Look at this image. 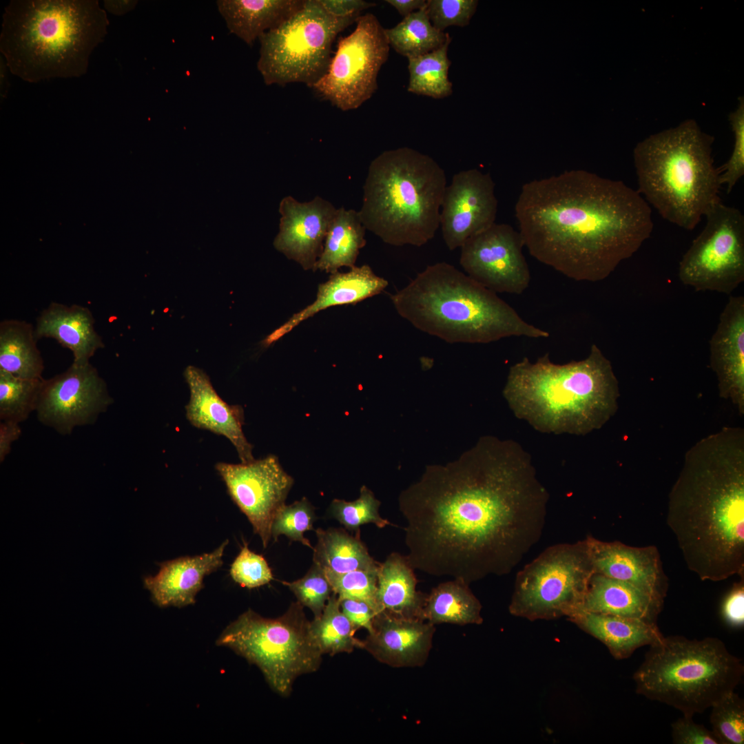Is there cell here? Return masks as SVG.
I'll use <instances>...</instances> for the list:
<instances>
[{
  "instance_id": "cell-34",
  "label": "cell",
  "mask_w": 744,
  "mask_h": 744,
  "mask_svg": "<svg viewBox=\"0 0 744 744\" xmlns=\"http://www.w3.org/2000/svg\"><path fill=\"white\" fill-rule=\"evenodd\" d=\"M482 605L469 585L453 579L440 583L426 595L422 618L433 625L481 624Z\"/></svg>"
},
{
  "instance_id": "cell-2",
  "label": "cell",
  "mask_w": 744,
  "mask_h": 744,
  "mask_svg": "<svg viewBox=\"0 0 744 744\" xmlns=\"http://www.w3.org/2000/svg\"><path fill=\"white\" fill-rule=\"evenodd\" d=\"M515 215L529 254L576 281L608 278L654 227L637 190L583 169L525 183Z\"/></svg>"
},
{
  "instance_id": "cell-49",
  "label": "cell",
  "mask_w": 744,
  "mask_h": 744,
  "mask_svg": "<svg viewBox=\"0 0 744 744\" xmlns=\"http://www.w3.org/2000/svg\"><path fill=\"white\" fill-rule=\"evenodd\" d=\"M722 614L731 626L741 627L744 623L743 581L736 584L727 595L722 606Z\"/></svg>"
},
{
  "instance_id": "cell-52",
  "label": "cell",
  "mask_w": 744,
  "mask_h": 744,
  "mask_svg": "<svg viewBox=\"0 0 744 744\" xmlns=\"http://www.w3.org/2000/svg\"><path fill=\"white\" fill-rule=\"evenodd\" d=\"M386 2L392 6L403 18L426 5L425 0H386Z\"/></svg>"
},
{
  "instance_id": "cell-28",
  "label": "cell",
  "mask_w": 744,
  "mask_h": 744,
  "mask_svg": "<svg viewBox=\"0 0 744 744\" xmlns=\"http://www.w3.org/2000/svg\"><path fill=\"white\" fill-rule=\"evenodd\" d=\"M662 602L631 583L595 573L579 611L655 623Z\"/></svg>"
},
{
  "instance_id": "cell-20",
  "label": "cell",
  "mask_w": 744,
  "mask_h": 744,
  "mask_svg": "<svg viewBox=\"0 0 744 744\" xmlns=\"http://www.w3.org/2000/svg\"><path fill=\"white\" fill-rule=\"evenodd\" d=\"M435 632V625L426 621L382 610L375 616L360 648L391 667H420L428 658Z\"/></svg>"
},
{
  "instance_id": "cell-41",
  "label": "cell",
  "mask_w": 744,
  "mask_h": 744,
  "mask_svg": "<svg viewBox=\"0 0 744 744\" xmlns=\"http://www.w3.org/2000/svg\"><path fill=\"white\" fill-rule=\"evenodd\" d=\"M378 570H359L345 573L324 570L333 592L339 600L351 599L366 602L376 614L381 612L377 601Z\"/></svg>"
},
{
  "instance_id": "cell-32",
  "label": "cell",
  "mask_w": 744,
  "mask_h": 744,
  "mask_svg": "<svg viewBox=\"0 0 744 744\" xmlns=\"http://www.w3.org/2000/svg\"><path fill=\"white\" fill-rule=\"evenodd\" d=\"M318 542L313 547V564L323 570L345 573L359 570H377L380 563L369 554L360 537V530L352 535L344 529L318 528Z\"/></svg>"
},
{
  "instance_id": "cell-44",
  "label": "cell",
  "mask_w": 744,
  "mask_h": 744,
  "mask_svg": "<svg viewBox=\"0 0 744 744\" xmlns=\"http://www.w3.org/2000/svg\"><path fill=\"white\" fill-rule=\"evenodd\" d=\"M229 574L236 583L249 589L267 584L273 579L264 557L250 550L246 542L231 564Z\"/></svg>"
},
{
  "instance_id": "cell-8",
  "label": "cell",
  "mask_w": 744,
  "mask_h": 744,
  "mask_svg": "<svg viewBox=\"0 0 744 744\" xmlns=\"http://www.w3.org/2000/svg\"><path fill=\"white\" fill-rule=\"evenodd\" d=\"M446 186L444 170L430 156L408 147L384 151L369 166L360 218L388 245L421 247L440 227Z\"/></svg>"
},
{
  "instance_id": "cell-30",
  "label": "cell",
  "mask_w": 744,
  "mask_h": 744,
  "mask_svg": "<svg viewBox=\"0 0 744 744\" xmlns=\"http://www.w3.org/2000/svg\"><path fill=\"white\" fill-rule=\"evenodd\" d=\"M406 556L391 553L378 570L377 601L380 610L421 619L426 595L416 589L417 579Z\"/></svg>"
},
{
  "instance_id": "cell-27",
  "label": "cell",
  "mask_w": 744,
  "mask_h": 744,
  "mask_svg": "<svg viewBox=\"0 0 744 744\" xmlns=\"http://www.w3.org/2000/svg\"><path fill=\"white\" fill-rule=\"evenodd\" d=\"M568 619L602 642L616 659H627L637 649L650 646L663 636L655 623L639 619L586 611Z\"/></svg>"
},
{
  "instance_id": "cell-46",
  "label": "cell",
  "mask_w": 744,
  "mask_h": 744,
  "mask_svg": "<svg viewBox=\"0 0 744 744\" xmlns=\"http://www.w3.org/2000/svg\"><path fill=\"white\" fill-rule=\"evenodd\" d=\"M477 3L476 0H428L426 8L432 25L444 32L450 26L468 25Z\"/></svg>"
},
{
  "instance_id": "cell-47",
  "label": "cell",
  "mask_w": 744,
  "mask_h": 744,
  "mask_svg": "<svg viewBox=\"0 0 744 744\" xmlns=\"http://www.w3.org/2000/svg\"><path fill=\"white\" fill-rule=\"evenodd\" d=\"M693 716L683 714L671 725L672 738L675 744H722L712 730L696 723Z\"/></svg>"
},
{
  "instance_id": "cell-35",
  "label": "cell",
  "mask_w": 744,
  "mask_h": 744,
  "mask_svg": "<svg viewBox=\"0 0 744 744\" xmlns=\"http://www.w3.org/2000/svg\"><path fill=\"white\" fill-rule=\"evenodd\" d=\"M390 47L398 54L414 58L431 52L446 41L450 35L436 29L431 23L426 5L411 13L391 28L384 29Z\"/></svg>"
},
{
  "instance_id": "cell-23",
  "label": "cell",
  "mask_w": 744,
  "mask_h": 744,
  "mask_svg": "<svg viewBox=\"0 0 744 744\" xmlns=\"http://www.w3.org/2000/svg\"><path fill=\"white\" fill-rule=\"evenodd\" d=\"M584 540L595 573L631 583L663 601L664 590L655 547H632L592 537Z\"/></svg>"
},
{
  "instance_id": "cell-18",
  "label": "cell",
  "mask_w": 744,
  "mask_h": 744,
  "mask_svg": "<svg viewBox=\"0 0 744 744\" xmlns=\"http://www.w3.org/2000/svg\"><path fill=\"white\" fill-rule=\"evenodd\" d=\"M498 202L488 173L460 171L447 185L441 207L440 227L447 248L455 250L471 237L495 223Z\"/></svg>"
},
{
  "instance_id": "cell-54",
  "label": "cell",
  "mask_w": 744,
  "mask_h": 744,
  "mask_svg": "<svg viewBox=\"0 0 744 744\" xmlns=\"http://www.w3.org/2000/svg\"><path fill=\"white\" fill-rule=\"evenodd\" d=\"M9 69L3 57L0 59V95L1 99L6 97L9 89L8 79ZM10 72V71H9Z\"/></svg>"
},
{
  "instance_id": "cell-17",
  "label": "cell",
  "mask_w": 744,
  "mask_h": 744,
  "mask_svg": "<svg viewBox=\"0 0 744 744\" xmlns=\"http://www.w3.org/2000/svg\"><path fill=\"white\" fill-rule=\"evenodd\" d=\"M524 246L519 231L495 223L462 245L459 263L468 276L496 293L519 295L530 282Z\"/></svg>"
},
{
  "instance_id": "cell-22",
  "label": "cell",
  "mask_w": 744,
  "mask_h": 744,
  "mask_svg": "<svg viewBox=\"0 0 744 744\" xmlns=\"http://www.w3.org/2000/svg\"><path fill=\"white\" fill-rule=\"evenodd\" d=\"M190 391L186 417L194 426L226 437L234 446L242 463L254 460L253 446L246 439L243 409L229 405L214 389L209 378L201 369L188 366L184 373Z\"/></svg>"
},
{
  "instance_id": "cell-7",
  "label": "cell",
  "mask_w": 744,
  "mask_h": 744,
  "mask_svg": "<svg viewBox=\"0 0 744 744\" xmlns=\"http://www.w3.org/2000/svg\"><path fill=\"white\" fill-rule=\"evenodd\" d=\"M714 137L692 119L637 143L633 160L637 192L668 222L693 230L719 196Z\"/></svg>"
},
{
  "instance_id": "cell-26",
  "label": "cell",
  "mask_w": 744,
  "mask_h": 744,
  "mask_svg": "<svg viewBox=\"0 0 744 744\" xmlns=\"http://www.w3.org/2000/svg\"><path fill=\"white\" fill-rule=\"evenodd\" d=\"M94 318L86 307L66 305L52 302L37 318V340H56L73 354V362L87 364L95 353L104 347L102 337L94 327Z\"/></svg>"
},
{
  "instance_id": "cell-53",
  "label": "cell",
  "mask_w": 744,
  "mask_h": 744,
  "mask_svg": "<svg viewBox=\"0 0 744 744\" xmlns=\"http://www.w3.org/2000/svg\"><path fill=\"white\" fill-rule=\"evenodd\" d=\"M138 3L135 0H105L103 1L105 10L112 14L121 16L133 10Z\"/></svg>"
},
{
  "instance_id": "cell-29",
  "label": "cell",
  "mask_w": 744,
  "mask_h": 744,
  "mask_svg": "<svg viewBox=\"0 0 744 744\" xmlns=\"http://www.w3.org/2000/svg\"><path fill=\"white\" fill-rule=\"evenodd\" d=\"M305 0H218L229 32L249 46L302 8Z\"/></svg>"
},
{
  "instance_id": "cell-11",
  "label": "cell",
  "mask_w": 744,
  "mask_h": 744,
  "mask_svg": "<svg viewBox=\"0 0 744 744\" xmlns=\"http://www.w3.org/2000/svg\"><path fill=\"white\" fill-rule=\"evenodd\" d=\"M359 17L336 18L318 0H305L289 19L258 38L257 68L265 83L311 87L328 70L336 37Z\"/></svg>"
},
{
  "instance_id": "cell-16",
  "label": "cell",
  "mask_w": 744,
  "mask_h": 744,
  "mask_svg": "<svg viewBox=\"0 0 744 744\" xmlns=\"http://www.w3.org/2000/svg\"><path fill=\"white\" fill-rule=\"evenodd\" d=\"M216 468L229 495L260 536L263 547L271 539L273 519L290 491L293 479L278 457L269 455L240 464L220 462Z\"/></svg>"
},
{
  "instance_id": "cell-13",
  "label": "cell",
  "mask_w": 744,
  "mask_h": 744,
  "mask_svg": "<svg viewBox=\"0 0 744 744\" xmlns=\"http://www.w3.org/2000/svg\"><path fill=\"white\" fill-rule=\"evenodd\" d=\"M703 229L679 265V278L696 291L732 293L744 281V216L721 199L705 213Z\"/></svg>"
},
{
  "instance_id": "cell-5",
  "label": "cell",
  "mask_w": 744,
  "mask_h": 744,
  "mask_svg": "<svg viewBox=\"0 0 744 744\" xmlns=\"http://www.w3.org/2000/svg\"><path fill=\"white\" fill-rule=\"evenodd\" d=\"M108 25L96 0H12L3 14L0 51L24 81L78 78Z\"/></svg>"
},
{
  "instance_id": "cell-19",
  "label": "cell",
  "mask_w": 744,
  "mask_h": 744,
  "mask_svg": "<svg viewBox=\"0 0 744 744\" xmlns=\"http://www.w3.org/2000/svg\"><path fill=\"white\" fill-rule=\"evenodd\" d=\"M336 210L320 196L302 203L291 196H285L279 205L281 217L273 240L275 249L304 270L314 271Z\"/></svg>"
},
{
  "instance_id": "cell-3",
  "label": "cell",
  "mask_w": 744,
  "mask_h": 744,
  "mask_svg": "<svg viewBox=\"0 0 744 744\" xmlns=\"http://www.w3.org/2000/svg\"><path fill=\"white\" fill-rule=\"evenodd\" d=\"M667 522L701 580L743 574V428L723 427L687 451L669 494Z\"/></svg>"
},
{
  "instance_id": "cell-40",
  "label": "cell",
  "mask_w": 744,
  "mask_h": 744,
  "mask_svg": "<svg viewBox=\"0 0 744 744\" xmlns=\"http://www.w3.org/2000/svg\"><path fill=\"white\" fill-rule=\"evenodd\" d=\"M710 708L712 730L722 744H743V699L735 691H732L717 701Z\"/></svg>"
},
{
  "instance_id": "cell-31",
  "label": "cell",
  "mask_w": 744,
  "mask_h": 744,
  "mask_svg": "<svg viewBox=\"0 0 744 744\" xmlns=\"http://www.w3.org/2000/svg\"><path fill=\"white\" fill-rule=\"evenodd\" d=\"M366 230L358 211L344 207L338 208L314 271L320 270L332 274L341 267H355L360 251L366 243Z\"/></svg>"
},
{
  "instance_id": "cell-42",
  "label": "cell",
  "mask_w": 744,
  "mask_h": 744,
  "mask_svg": "<svg viewBox=\"0 0 744 744\" xmlns=\"http://www.w3.org/2000/svg\"><path fill=\"white\" fill-rule=\"evenodd\" d=\"M314 508L306 497L291 504L282 506L277 513L271 527V536L277 541L284 535L290 540L299 541L313 549L309 539L304 537V532L314 530L313 524L316 520Z\"/></svg>"
},
{
  "instance_id": "cell-48",
  "label": "cell",
  "mask_w": 744,
  "mask_h": 744,
  "mask_svg": "<svg viewBox=\"0 0 744 744\" xmlns=\"http://www.w3.org/2000/svg\"><path fill=\"white\" fill-rule=\"evenodd\" d=\"M340 608L344 614L358 629L364 628L368 632L371 631L376 612L366 602L344 599L340 601Z\"/></svg>"
},
{
  "instance_id": "cell-6",
  "label": "cell",
  "mask_w": 744,
  "mask_h": 744,
  "mask_svg": "<svg viewBox=\"0 0 744 744\" xmlns=\"http://www.w3.org/2000/svg\"><path fill=\"white\" fill-rule=\"evenodd\" d=\"M390 298L399 316L415 328L451 344L550 335L526 322L495 292L445 262L427 266Z\"/></svg>"
},
{
  "instance_id": "cell-4",
  "label": "cell",
  "mask_w": 744,
  "mask_h": 744,
  "mask_svg": "<svg viewBox=\"0 0 744 744\" xmlns=\"http://www.w3.org/2000/svg\"><path fill=\"white\" fill-rule=\"evenodd\" d=\"M503 395L514 415L545 433L585 435L617 412L620 396L611 362L597 345L582 360L553 363L524 357L508 371Z\"/></svg>"
},
{
  "instance_id": "cell-25",
  "label": "cell",
  "mask_w": 744,
  "mask_h": 744,
  "mask_svg": "<svg viewBox=\"0 0 744 744\" xmlns=\"http://www.w3.org/2000/svg\"><path fill=\"white\" fill-rule=\"evenodd\" d=\"M388 285L386 279L377 276L367 265L355 266L347 272L338 271L330 274L326 282L318 285L316 300L294 313L260 344L265 348L269 347L318 312L333 306L358 303L381 293Z\"/></svg>"
},
{
  "instance_id": "cell-12",
  "label": "cell",
  "mask_w": 744,
  "mask_h": 744,
  "mask_svg": "<svg viewBox=\"0 0 744 744\" xmlns=\"http://www.w3.org/2000/svg\"><path fill=\"white\" fill-rule=\"evenodd\" d=\"M595 573L585 540L550 546L518 572L509 612L530 621L568 618Z\"/></svg>"
},
{
  "instance_id": "cell-15",
  "label": "cell",
  "mask_w": 744,
  "mask_h": 744,
  "mask_svg": "<svg viewBox=\"0 0 744 744\" xmlns=\"http://www.w3.org/2000/svg\"><path fill=\"white\" fill-rule=\"evenodd\" d=\"M112 403L97 369L90 362H72L63 373L43 380L35 411L41 423L66 435L94 424Z\"/></svg>"
},
{
  "instance_id": "cell-43",
  "label": "cell",
  "mask_w": 744,
  "mask_h": 744,
  "mask_svg": "<svg viewBox=\"0 0 744 744\" xmlns=\"http://www.w3.org/2000/svg\"><path fill=\"white\" fill-rule=\"evenodd\" d=\"M281 582L291 590L302 606L312 611L314 618L322 614L333 593L324 570L315 564L302 578L293 582Z\"/></svg>"
},
{
  "instance_id": "cell-1",
  "label": "cell",
  "mask_w": 744,
  "mask_h": 744,
  "mask_svg": "<svg viewBox=\"0 0 744 744\" xmlns=\"http://www.w3.org/2000/svg\"><path fill=\"white\" fill-rule=\"evenodd\" d=\"M548 500L519 443L482 437L401 492L406 556L414 569L468 585L506 575L541 537Z\"/></svg>"
},
{
  "instance_id": "cell-36",
  "label": "cell",
  "mask_w": 744,
  "mask_h": 744,
  "mask_svg": "<svg viewBox=\"0 0 744 744\" xmlns=\"http://www.w3.org/2000/svg\"><path fill=\"white\" fill-rule=\"evenodd\" d=\"M452 41L449 35L439 48L408 59L409 92L441 99L453 94V83L448 79L451 62L448 57V46Z\"/></svg>"
},
{
  "instance_id": "cell-21",
  "label": "cell",
  "mask_w": 744,
  "mask_h": 744,
  "mask_svg": "<svg viewBox=\"0 0 744 744\" xmlns=\"http://www.w3.org/2000/svg\"><path fill=\"white\" fill-rule=\"evenodd\" d=\"M710 364L720 397L744 414V298L731 296L710 342Z\"/></svg>"
},
{
  "instance_id": "cell-10",
  "label": "cell",
  "mask_w": 744,
  "mask_h": 744,
  "mask_svg": "<svg viewBox=\"0 0 744 744\" xmlns=\"http://www.w3.org/2000/svg\"><path fill=\"white\" fill-rule=\"evenodd\" d=\"M216 644L256 665L271 688L283 696L289 695L298 676L318 669L322 656L298 601L276 619L249 609L223 630Z\"/></svg>"
},
{
  "instance_id": "cell-9",
  "label": "cell",
  "mask_w": 744,
  "mask_h": 744,
  "mask_svg": "<svg viewBox=\"0 0 744 744\" xmlns=\"http://www.w3.org/2000/svg\"><path fill=\"white\" fill-rule=\"evenodd\" d=\"M743 674L721 639L674 635L650 645L633 679L637 694L693 716L734 691Z\"/></svg>"
},
{
  "instance_id": "cell-45",
  "label": "cell",
  "mask_w": 744,
  "mask_h": 744,
  "mask_svg": "<svg viewBox=\"0 0 744 744\" xmlns=\"http://www.w3.org/2000/svg\"><path fill=\"white\" fill-rule=\"evenodd\" d=\"M729 121L734 132V142L728 160L719 169L721 186L730 194L744 175V101L739 99L737 109L730 113Z\"/></svg>"
},
{
  "instance_id": "cell-39",
  "label": "cell",
  "mask_w": 744,
  "mask_h": 744,
  "mask_svg": "<svg viewBox=\"0 0 744 744\" xmlns=\"http://www.w3.org/2000/svg\"><path fill=\"white\" fill-rule=\"evenodd\" d=\"M380 502L366 486H362L359 497L353 502L334 499L330 506L331 515L346 529L356 533L362 525L372 523L382 528L392 524L379 513Z\"/></svg>"
},
{
  "instance_id": "cell-37",
  "label": "cell",
  "mask_w": 744,
  "mask_h": 744,
  "mask_svg": "<svg viewBox=\"0 0 744 744\" xmlns=\"http://www.w3.org/2000/svg\"><path fill=\"white\" fill-rule=\"evenodd\" d=\"M358 630L344 614L340 601L333 592L322 614L310 621V631L322 654L350 653L360 648L361 640L354 637Z\"/></svg>"
},
{
  "instance_id": "cell-33",
  "label": "cell",
  "mask_w": 744,
  "mask_h": 744,
  "mask_svg": "<svg viewBox=\"0 0 744 744\" xmlns=\"http://www.w3.org/2000/svg\"><path fill=\"white\" fill-rule=\"evenodd\" d=\"M34 328L24 320L0 323V371L28 379H41L44 364Z\"/></svg>"
},
{
  "instance_id": "cell-50",
  "label": "cell",
  "mask_w": 744,
  "mask_h": 744,
  "mask_svg": "<svg viewBox=\"0 0 744 744\" xmlns=\"http://www.w3.org/2000/svg\"><path fill=\"white\" fill-rule=\"evenodd\" d=\"M324 9L336 18L359 17L362 12L375 6V3L362 0H318Z\"/></svg>"
},
{
  "instance_id": "cell-24",
  "label": "cell",
  "mask_w": 744,
  "mask_h": 744,
  "mask_svg": "<svg viewBox=\"0 0 744 744\" xmlns=\"http://www.w3.org/2000/svg\"><path fill=\"white\" fill-rule=\"evenodd\" d=\"M224 541L214 551L196 556L180 557L159 564L158 572L144 578V586L159 607L182 608L194 604L203 587L205 576L216 571L223 564Z\"/></svg>"
},
{
  "instance_id": "cell-38",
  "label": "cell",
  "mask_w": 744,
  "mask_h": 744,
  "mask_svg": "<svg viewBox=\"0 0 744 744\" xmlns=\"http://www.w3.org/2000/svg\"><path fill=\"white\" fill-rule=\"evenodd\" d=\"M43 378H23L0 371V420L21 423L36 411Z\"/></svg>"
},
{
  "instance_id": "cell-51",
  "label": "cell",
  "mask_w": 744,
  "mask_h": 744,
  "mask_svg": "<svg viewBox=\"0 0 744 744\" xmlns=\"http://www.w3.org/2000/svg\"><path fill=\"white\" fill-rule=\"evenodd\" d=\"M21 434L19 423L1 420L0 423V462H2L10 453L12 444Z\"/></svg>"
},
{
  "instance_id": "cell-14",
  "label": "cell",
  "mask_w": 744,
  "mask_h": 744,
  "mask_svg": "<svg viewBox=\"0 0 744 744\" xmlns=\"http://www.w3.org/2000/svg\"><path fill=\"white\" fill-rule=\"evenodd\" d=\"M355 23L351 34L338 39L327 72L311 87L342 111L358 109L371 98L389 55L384 28L374 14H362Z\"/></svg>"
}]
</instances>
